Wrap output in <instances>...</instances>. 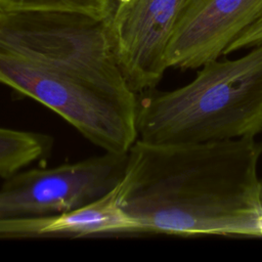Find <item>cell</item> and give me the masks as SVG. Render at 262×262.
I'll list each match as a JSON object with an SVG mask.
<instances>
[{
  "instance_id": "cell-4",
  "label": "cell",
  "mask_w": 262,
  "mask_h": 262,
  "mask_svg": "<svg viewBox=\"0 0 262 262\" xmlns=\"http://www.w3.org/2000/svg\"><path fill=\"white\" fill-rule=\"evenodd\" d=\"M126 154L103 155L52 168L18 171L0 187V218L49 216L85 206L115 188Z\"/></svg>"
},
{
  "instance_id": "cell-2",
  "label": "cell",
  "mask_w": 262,
  "mask_h": 262,
  "mask_svg": "<svg viewBox=\"0 0 262 262\" xmlns=\"http://www.w3.org/2000/svg\"><path fill=\"white\" fill-rule=\"evenodd\" d=\"M262 143L244 137L159 144L137 139L116 186L143 233L262 236Z\"/></svg>"
},
{
  "instance_id": "cell-8",
  "label": "cell",
  "mask_w": 262,
  "mask_h": 262,
  "mask_svg": "<svg viewBox=\"0 0 262 262\" xmlns=\"http://www.w3.org/2000/svg\"><path fill=\"white\" fill-rule=\"evenodd\" d=\"M103 0H0V10H47L101 17Z\"/></svg>"
},
{
  "instance_id": "cell-5",
  "label": "cell",
  "mask_w": 262,
  "mask_h": 262,
  "mask_svg": "<svg viewBox=\"0 0 262 262\" xmlns=\"http://www.w3.org/2000/svg\"><path fill=\"white\" fill-rule=\"evenodd\" d=\"M187 0H134L107 26L122 75L136 95L152 90L168 69L166 52Z\"/></svg>"
},
{
  "instance_id": "cell-1",
  "label": "cell",
  "mask_w": 262,
  "mask_h": 262,
  "mask_svg": "<svg viewBox=\"0 0 262 262\" xmlns=\"http://www.w3.org/2000/svg\"><path fill=\"white\" fill-rule=\"evenodd\" d=\"M0 84L50 108L104 151L137 140V95L118 66L100 17L0 10Z\"/></svg>"
},
{
  "instance_id": "cell-6",
  "label": "cell",
  "mask_w": 262,
  "mask_h": 262,
  "mask_svg": "<svg viewBox=\"0 0 262 262\" xmlns=\"http://www.w3.org/2000/svg\"><path fill=\"white\" fill-rule=\"evenodd\" d=\"M262 17V0H187L170 39L166 63L199 69Z\"/></svg>"
},
{
  "instance_id": "cell-3",
  "label": "cell",
  "mask_w": 262,
  "mask_h": 262,
  "mask_svg": "<svg viewBox=\"0 0 262 262\" xmlns=\"http://www.w3.org/2000/svg\"><path fill=\"white\" fill-rule=\"evenodd\" d=\"M136 129L142 141L201 143L262 132V43L245 55L208 61L188 84L137 95Z\"/></svg>"
},
{
  "instance_id": "cell-11",
  "label": "cell",
  "mask_w": 262,
  "mask_h": 262,
  "mask_svg": "<svg viewBox=\"0 0 262 262\" xmlns=\"http://www.w3.org/2000/svg\"><path fill=\"white\" fill-rule=\"evenodd\" d=\"M261 206H262V180H261Z\"/></svg>"
},
{
  "instance_id": "cell-7",
  "label": "cell",
  "mask_w": 262,
  "mask_h": 262,
  "mask_svg": "<svg viewBox=\"0 0 262 262\" xmlns=\"http://www.w3.org/2000/svg\"><path fill=\"white\" fill-rule=\"evenodd\" d=\"M52 143V137L43 133L0 127V178L6 179L47 157Z\"/></svg>"
},
{
  "instance_id": "cell-9",
  "label": "cell",
  "mask_w": 262,
  "mask_h": 262,
  "mask_svg": "<svg viewBox=\"0 0 262 262\" xmlns=\"http://www.w3.org/2000/svg\"><path fill=\"white\" fill-rule=\"evenodd\" d=\"M262 43V17L244 31L226 49L224 55L241 49H250Z\"/></svg>"
},
{
  "instance_id": "cell-10",
  "label": "cell",
  "mask_w": 262,
  "mask_h": 262,
  "mask_svg": "<svg viewBox=\"0 0 262 262\" xmlns=\"http://www.w3.org/2000/svg\"><path fill=\"white\" fill-rule=\"evenodd\" d=\"M133 1L134 0H103L101 17L106 26H111L115 23Z\"/></svg>"
}]
</instances>
